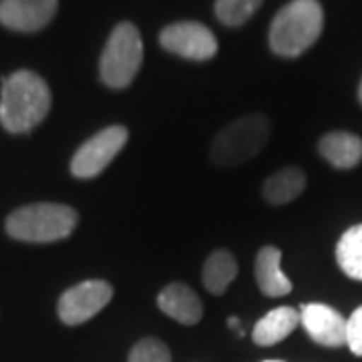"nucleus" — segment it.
<instances>
[{
  "label": "nucleus",
  "mask_w": 362,
  "mask_h": 362,
  "mask_svg": "<svg viewBox=\"0 0 362 362\" xmlns=\"http://www.w3.org/2000/svg\"><path fill=\"white\" fill-rule=\"evenodd\" d=\"M282 254L280 250L274 246H264L256 256V282L264 296L280 298L292 292V282L290 278L282 272Z\"/></svg>",
  "instance_id": "12"
},
{
  "label": "nucleus",
  "mask_w": 362,
  "mask_h": 362,
  "mask_svg": "<svg viewBox=\"0 0 362 362\" xmlns=\"http://www.w3.org/2000/svg\"><path fill=\"white\" fill-rule=\"evenodd\" d=\"M129 141V131L123 125H113L93 135L77 149L71 161V173L78 180H90L99 175L117 153Z\"/></svg>",
  "instance_id": "6"
},
{
  "label": "nucleus",
  "mask_w": 362,
  "mask_h": 362,
  "mask_svg": "<svg viewBox=\"0 0 362 362\" xmlns=\"http://www.w3.org/2000/svg\"><path fill=\"white\" fill-rule=\"evenodd\" d=\"M346 346L356 356H362V306L346 320Z\"/></svg>",
  "instance_id": "20"
},
{
  "label": "nucleus",
  "mask_w": 362,
  "mask_h": 362,
  "mask_svg": "<svg viewBox=\"0 0 362 362\" xmlns=\"http://www.w3.org/2000/svg\"><path fill=\"white\" fill-rule=\"evenodd\" d=\"M228 322H230V326H232V328H238V324H240V320H238L235 316H232V318H230Z\"/></svg>",
  "instance_id": "21"
},
{
  "label": "nucleus",
  "mask_w": 362,
  "mask_h": 362,
  "mask_svg": "<svg viewBox=\"0 0 362 362\" xmlns=\"http://www.w3.org/2000/svg\"><path fill=\"white\" fill-rule=\"evenodd\" d=\"M337 262L349 278L362 282V223L342 233L337 246Z\"/></svg>",
  "instance_id": "17"
},
{
  "label": "nucleus",
  "mask_w": 362,
  "mask_h": 362,
  "mask_svg": "<svg viewBox=\"0 0 362 362\" xmlns=\"http://www.w3.org/2000/svg\"><path fill=\"white\" fill-rule=\"evenodd\" d=\"M300 326V310L292 306H278L270 310L254 326L252 338L259 346H272L282 342Z\"/></svg>",
  "instance_id": "13"
},
{
  "label": "nucleus",
  "mask_w": 362,
  "mask_h": 362,
  "mask_svg": "<svg viewBox=\"0 0 362 362\" xmlns=\"http://www.w3.org/2000/svg\"><path fill=\"white\" fill-rule=\"evenodd\" d=\"M322 26L324 11L318 0H292L272 21V51L280 57H298L318 40Z\"/></svg>",
  "instance_id": "2"
},
{
  "label": "nucleus",
  "mask_w": 362,
  "mask_h": 362,
  "mask_svg": "<svg viewBox=\"0 0 362 362\" xmlns=\"http://www.w3.org/2000/svg\"><path fill=\"white\" fill-rule=\"evenodd\" d=\"M157 306L168 314L169 318L185 324V326H194L202 320L204 316V306L202 300L197 298L194 290L189 286L169 284L163 288L157 296Z\"/></svg>",
  "instance_id": "11"
},
{
  "label": "nucleus",
  "mask_w": 362,
  "mask_h": 362,
  "mask_svg": "<svg viewBox=\"0 0 362 362\" xmlns=\"http://www.w3.org/2000/svg\"><path fill=\"white\" fill-rule=\"evenodd\" d=\"M300 324L308 337L322 346L346 344V318L326 304H306L300 310Z\"/></svg>",
  "instance_id": "10"
},
{
  "label": "nucleus",
  "mask_w": 362,
  "mask_h": 362,
  "mask_svg": "<svg viewBox=\"0 0 362 362\" xmlns=\"http://www.w3.org/2000/svg\"><path fill=\"white\" fill-rule=\"evenodd\" d=\"M318 149L324 159L338 169L356 168L362 159V139L346 131H334L324 135Z\"/></svg>",
  "instance_id": "14"
},
{
  "label": "nucleus",
  "mask_w": 362,
  "mask_h": 362,
  "mask_svg": "<svg viewBox=\"0 0 362 362\" xmlns=\"http://www.w3.org/2000/svg\"><path fill=\"white\" fill-rule=\"evenodd\" d=\"M51 109V89L33 71H16L2 78L0 123L8 133H28L45 121Z\"/></svg>",
  "instance_id": "1"
},
{
  "label": "nucleus",
  "mask_w": 362,
  "mask_h": 362,
  "mask_svg": "<svg viewBox=\"0 0 362 362\" xmlns=\"http://www.w3.org/2000/svg\"><path fill=\"white\" fill-rule=\"evenodd\" d=\"M159 42L165 51L189 61H207L218 52V40L207 26L199 23H175L159 33Z\"/></svg>",
  "instance_id": "8"
},
{
  "label": "nucleus",
  "mask_w": 362,
  "mask_h": 362,
  "mask_svg": "<svg viewBox=\"0 0 362 362\" xmlns=\"http://www.w3.org/2000/svg\"><path fill=\"white\" fill-rule=\"evenodd\" d=\"M143 63V40L137 26L121 23L113 28L101 54V78L111 89H125L133 83Z\"/></svg>",
  "instance_id": "5"
},
{
  "label": "nucleus",
  "mask_w": 362,
  "mask_h": 362,
  "mask_svg": "<svg viewBox=\"0 0 362 362\" xmlns=\"http://www.w3.org/2000/svg\"><path fill=\"white\" fill-rule=\"evenodd\" d=\"M264 362H282V361H264Z\"/></svg>",
  "instance_id": "23"
},
{
  "label": "nucleus",
  "mask_w": 362,
  "mask_h": 362,
  "mask_svg": "<svg viewBox=\"0 0 362 362\" xmlns=\"http://www.w3.org/2000/svg\"><path fill=\"white\" fill-rule=\"evenodd\" d=\"M304 189H306V173L300 168H286L270 175L264 183L262 192L268 204L282 206L294 202Z\"/></svg>",
  "instance_id": "15"
},
{
  "label": "nucleus",
  "mask_w": 362,
  "mask_h": 362,
  "mask_svg": "<svg viewBox=\"0 0 362 362\" xmlns=\"http://www.w3.org/2000/svg\"><path fill=\"white\" fill-rule=\"evenodd\" d=\"M59 0H0V25L16 33H37L57 14Z\"/></svg>",
  "instance_id": "9"
},
{
  "label": "nucleus",
  "mask_w": 362,
  "mask_h": 362,
  "mask_svg": "<svg viewBox=\"0 0 362 362\" xmlns=\"http://www.w3.org/2000/svg\"><path fill=\"white\" fill-rule=\"evenodd\" d=\"M270 121L262 113H250L226 125L216 135L209 159L218 168H235L262 153L270 139Z\"/></svg>",
  "instance_id": "3"
},
{
  "label": "nucleus",
  "mask_w": 362,
  "mask_h": 362,
  "mask_svg": "<svg viewBox=\"0 0 362 362\" xmlns=\"http://www.w3.org/2000/svg\"><path fill=\"white\" fill-rule=\"evenodd\" d=\"M113 298V286L105 280H87L69 288L59 300V318L69 326L90 320L103 310Z\"/></svg>",
  "instance_id": "7"
},
{
  "label": "nucleus",
  "mask_w": 362,
  "mask_h": 362,
  "mask_svg": "<svg viewBox=\"0 0 362 362\" xmlns=\"http://www.w3.org/2000/svg\"><path fill=\"white\" fill-rule=\"evenodd\" d=\"M264 0H216V14L223 25L240 26L252 18Z\"/></svg>",
  "instance_id": "18"
},
{
  "label": "nucleus",
  "mask_w": 362,
  "mask_h": 362,
  "mask_svg": "<svg viewBox=\"0 0 362 362\" xmlns=\"http://www.w3.org/2000/svg\"><path fill=\"white\" fill-rule=\"evenodd\" d=\"M129 362H171V354L161 340L143 338L131 350Z\"/></svg>",
  "instance_id": "19"
},
{
  "label": "nucleus",
  "mask_w": 362,
  "mask_h": 362,
  "mask_svg": "<svg viewBox=\"0 0 362 362\" xmlns=\"http://www.w3.org/2000/svg\"><path fill=\"white\" fill-rule=\"evenodd\" d=\"M78 216L63 204H33L14 209L6 220V232L14 240L47 244L71 235L77 228Z\"/></svg>",
  "instance_id": "4"
},
{
  "label": "nucleus",
  "mask_w": 362,
  "mask_h": 362,
  "mask_svg": "<svg viewBox=\"0 0 362 362\" xmlns=\"http://www.w3.org/2000/svg\"><path fill=\"white\" fill-rule=\"evenodd\" d=\"M204 286L211 294L220 296L228 290V286L232 284L238 276V262L228 250H218L211 256H207L204 264Z\"/></svg>",
  "instance_id": "16"
},
{
  "label": "nucleus",
  "mask_w": 362,
  "mask_h": 362,
  "mask_svg": "<svg viewBox=\"0 0 362 362\" xmlns=\"http://www.w3.org/2000/svg\"><path fill=\"white\" fill-rule=\"evenodd\" d=\"M358 99H361V103H362V81H361V87H358Z\"/></svg>",
  "instance_id": "22"
}]
</instances>
